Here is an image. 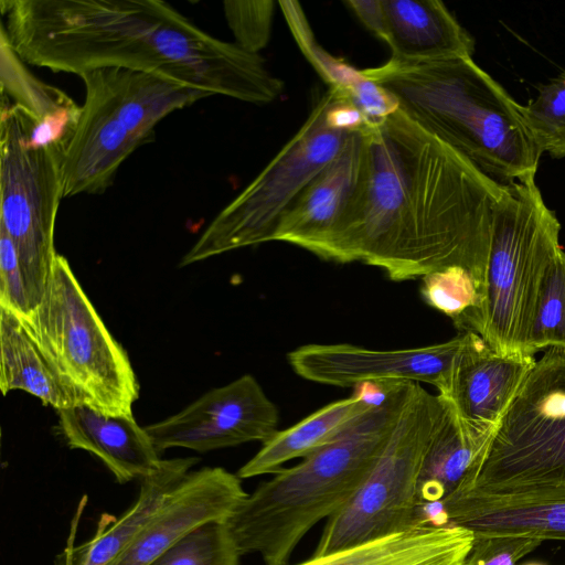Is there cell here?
I'll return each mask as SVG.
<instances>
[{
  "instance_id": "obj_26",
  "label": "cell",
  "mask_w": 565,
  "mask_h": 565,
  "mask_svg": "<svg viewBox=\"0 0 565 565\" xmlns=\"http://www.w3.org/2000/svg\"><path fill=\"white\" fill-rule=\"evenodd\" d=\"M420 294L433 308L448 316L457 329L481 337L484 287L467 270L452 267L422 278Z\"/></svg>"
},
{
  "instance_id": "obj_31",
  "label": "cell",
  "mask_w": 565,
  "mask_h": 565,
  "mask_svg": "<svg viewBox=\"0 0 565 565\" xmlns=\"http://www.w3.org/2000/svg\"><path fill=\"white\" fill-rule=\"evenodd\" d=\"M0 307L21 319L34 309L17 248L2 231H0Z\"/></svg>"
},
{
  "instance_id": "obj_21",
  "label": "cell",
  "mask_w": 565,
  "mask_h": 565,
  "mask_svg": "<svg viewBox=\"0 0 565 565\" xmlns=\"http://www.w3.org/2000/svg\"><path fill=\"white\" fill-rule=\"evenodd\" d=\"M198 461L194 457L162 459L153 472L141 479L135 502L117 519L104 515L96 534L85 544L75 547L70 541L56 565H109Z\"/></svg>"
},
{
  "instance_id": "obj_17",
  "label": "cell",
  "mask_w": 565,
  "mask_h": 565,
  "mask_svg": "<svg viewBox=\"0 0 565 565\" xmlns=\"http://www.w3.org/2000/svg\"><path fill=\"white\" fill-rule=\"evenodd\" d=\"M364 127L352 134L342 151L302 191L280 220L271 241L313 253L334 228L360 182L365 156Z\"/></svg>"
},
{
  "instance_id": "obj_13",
  "label": "cell",
  "mask_w": 565,
  "mask_h": 565,
  "mask_svg": "<svg viewBox=\"0 0 565 565\" xmlns=\"http://www.w3.org/2000/svg\"><path fill=\"white\" fill-rule=\"evenodd\" d=\"M466 340L467 332L446 342L396 350L306 344L289 352L288 362L300 377L320 384L355 387L365 382L408 381L430 384L440 394Z\"/></svg>"
},
{
  "instance_id": "obj_4",
  "label": "cell",
  "mask_w": 565,
  "mask_h": 565,
  "mask_svg": "<svg viewBox=\"0 0 565 565\" xmlns=\"http://www.w3.org/2000/svg\"><path fill=\"white\" fill-rule=\"evenodd\" d=\"M412 382L395 381L386 398L337 439L247 493L225 521L241 554L288 565L301 539L342 509L383 452Z\"/></svg>"
},
{
  "instance_id": "obj_19",
  "label": "cell",
  "mask_w": 565,
  "mask_h": 565,
  "mask_svg": "<svg viewBox=\"0 0 565 565\" xmlns=\"http://www.w3.org/2000/svg\"><path fill=\"white\" fill-rule=\"evenodd\" d=\"M392 60L435 62L475 53V40L439 0H382Z\"/></svg>"
},
{
  "instance_id": "obj_28",
  "label": "cell",
  "mask_w": 565,
  "mask_h": 565,
  "mask_svg": "<svg viewBox=\"0 0 565 565\" xmlns=\"http://www.w3.org/2000/svg\"><path fill=\"white\" fill-rule=\"evenodd\" d=\"M551 348L565 350V250L553 264L542 287L525 354Z\"/></svg>"
},
{
  "instance_id": "obj_9",
  "label": "cell",
  "mask_w": 565,
  "mask_h": 565,
  "mask_svg": "<svg viewBox=\"0 0 565 565\" xmlns=\"http://www.w3.org/2000/svg\"><path fill=\"white\" fill-rule=\"evenodd\" d=\"M448 408L444 396L431 394L420 383L412 382L383 452L347 504L327 520L312 556L424 524L420 476Z\"/></svg>"
},
{
  "instance_id": "obj_29",
  "label": "cell",
  "mask_w": 565,
  "mask_h": 565,
  "mask_svg": "<svg viewBox=\"0 0 565 565\" xmlns=\"http://www.w3.org/2000/svg\"><path fill=\"white\" fill-rule=\"evenodd\" d=\"M241 554L224 521L205 523L149 565H239Z\"/></svg>"
},
{
  "instance_id": "obj_24",
  "label": "cell",
  "mask_w": 565,
  "mask_h": 565,
  "mask_svg": "<svg viewBox=\"0 0 565 565\" xmlns=\"http://www.w3.org/2000/svg\"><path fill=\"white\" fill-rule=\"evenodd\" d=\"M0 390L24 391L56 411L74 405L20 318L1 307Z\"/></svg>"
},
{
  "instance_id": "obj_30",
  "label": "cell",
  "mask_w": 565,
  "mask_h": 565,
  "mask_svg": "<svg viewBox=\"0 0 565 565\" xmlns=\"http://www.w3.org/2000/svg\"><path fill=\"white\" fill-rule=\"evenodd\" d=\"M274 0H227L223 11L235 44L252 54L268 45L275 13Z\"/></svg>"
},
{
  "instance_id": "obj_7",
  "label": "cell",
  "mask_w": 565,
  "mask_h": 565,
  "mask_svg": "<svg viewBox=\"0 0 565 565\" xmlns=\"http://www.w3.org/2000/svg\"><path fill=\"white\" fill-rule=\"evenodd\" d=\"M20 320L74 405L134 415L139 385L128 355L63 255L55 257L41 300Z\"/></svg>"
},
{
  "instance_id": "obj_16",
  "label": "cell",
  "mask_w": 565,
  "mask_h": 565,
  "mask_svg": "<svg viewBox=\"0 0 565 565\" xmlns=\"http://www.w3.org/2000/svg\"><path fill=\"white\" fill-rule=\"evenodd\" d=\"M535 362L533 355H501L479 334L467 332L440 395L463 422L493 433Z\"/></svg>"
},
{
  "instance_id": "obj_12",
  "label": "cell",
  "mask_w": 565,
  "mask_h": 565,
  "mask_svg": "<svg viewBox=\"0 0 565 565\" xmlns=\"http://www.w3.org/2000/svg\"><path fill=\"white\" fill-rule=\"evenodd\" d=\"M279 413L257 380L245 374L213 388L179 413L146 426L159 452L186 448L206 452L270 439Z\"/></svg>"
},
{
  "instance_id": "obj_33",
  "label": "cell",
  "mask_w": 565,
  "mask_h": 565,
  "mask_svg": "<svg viewBox=\"0 0 565 565\" xmlns=\"http://www.w3.org/2000/svg\"><path fill=\"white\" fill-rule=\"evenodd\" d=\"M362 24L379 39L385 38V15L382 0L344 1Z\"/></svg>"
},
{
  "instance_id": "obj_25",
  "label": "cell",
  "mask_w": 565,
  "mask_h": 565,
  "mask_svg": "<svg viewBox=\"0 0 565 565\" xmlns=\"http://www.w3.org/2000/svg\"><path fill=\"white\" fill-rule=\"evenodd\" d=\"M0 82L1 95L33 121L43 122L81 109L65 92L35 77L1 30Z\"/></svg>"
},
{
  "instance_id": "obj_6",
  "label": "cell",
  "mask_w": 565,
  "mask_h": 565,
  "mask_svg": "<svg viewBox=\"0 0 565 565\" xmlns=\"http://www.w3.org/2000/svg\"><path fill=\"white\" fill-rule=\"evenodd\" d=\"M85 98L63 160V195L102 194L124 161L168 115L210 97L166 77L127 68L79 75Z\"/></svg>"
},
{
  "instance_id": "obj_15",
  "label": "cell",
  "mask_w": 565,
  "mask_h": 565,
  "mask_svg": "<svg viewBox=\"0 0 565 565\" xmlns=\"http://www.w3.org/2000/svg\"><path fill=\"white\" fill-rule=\"evenodd\" d=\"M246 495L241 478L224 468L189 472L109 565H149L196 527L225 522Z\"/></svg>"
},
{
  "instance_id": "obj_2",
  "label": "cell",
  "mask_w": 565,
  "mask_h": 565,
  "mask_svg": "<svg viewBox=\"0 0 565 565\" xmlns=\"http://www.w3.org/2000/svg\"><path fill=\"white\" fill-rule=\"evenodd\" d=\"M0 8V30L29 65L77 76L140 71L257 105L284 90L259 54L206 33L161 0H1Z\"/></svg>"
},
{
  "instance_id": "obj_18",
  "label": "cell",
  "mask_w": 565,
  "mask_h": 565,
  "mask_svg": "<svg viewBox=\"0 0 565 565\" xmlns=\"http://www.w3.org/2000/svg\"><path fill=\"white\" fill-rule=\"evenodd\" d=\"M67 446L97 457L118 483L143 479L161 462L160 452L134 415H113L75 404L57 411Z\"/></svg>"
},
{
  "instance_id": "obj_27",
  "label": "cell",
  "mask_w": 565,
  "mask_h": 565,
  "mask_svg": "<svg viewBox=\"0 0 565 565\" xmlns=\"http://www.w3.org/2000/svg\"><path fill=\"white\" fill-rule=\"evenodd\" d=\"M521 108L542 153L565 158V71L541 85L537 95Z\"/></svg>"
},
{
  "instance_id": "obj_14",
  "label": "cell",
  "mask_w": 565,
  "mask_h": 565,
  "mask_svg": "<svg viewBox=\"0 0 565 565\" xmlns=\"http://www.w3.org/2000/svg\"><path fill=\"white\" fill-rule=\"evenodd\" d=\"M437 505L435 524L461 526L473 534L565 541V486L458 489Z\"/></svg>"
},
{
  "instance_id": "obj_10",
  "label": "cell",
  "mask_w": 565,
  "mask_h": 565,
  "mask_svg": "<svg viewBox=\"0 0 565 565\" xmlns=\"http://www.w3.org/2000/svg\"><path fill=\"white\" fill-rule=\"evenodd\" d=\"M558 486H565V350L551 348L494 429L473 479L459 489Z\"/></svg>"
},
{
  "instance_id": "obj_34",
  "label": "cell",
  "mask_w": 565,
  "mask_h": 565,
  "mask_svg": "<svg viewBox=\"0 0 565 565\" xmlns=\"http://www.w3.org/2000/svg\"><path fill=\"white\" fill-rule=\"evenodd\" d=\"M524 565H544V564H541V563H527V564H524Z\"/></svg>"
},
{
  "instance_id": "obj_32",
  "label": "cell",
  "mask_w": 565,
  "mask_h": 565,
  "mask_svg": "<svg viewBox=\"0 0 565 565\" xmlns=\"http://www.w3.org/2000/svg\"><path fill=\"white\" fill-rule=\"evenodd\" d=\"M473 535V544L463 565H516L543 543L529 536Z\"/></svg>"
},
{
  "instance_id": "obj_23",
  "label": "cell",
  "mask_w": 565,
  "mask_h": 565,
  "mask_svg": "<svg viewBox=\"0 0 565 565\" xmlns=\"http://www.w3.org/2000/svg\"><path fill=\"white\" fill-rule=\"evenodd\" d=\"M448 404V413L431 443L420 476L423 523L430 505L471 482L493 434L467 424Z\"/></svg>"
},
{
  "instance_id": "obj_11",
  "label": "cell",
  "mask_w": 565,
  "mask_h": 565,
  "mask_svg": "<svg viewBox=\"0 0 565 565\" xmlns=\"http://www.w3.org/2000/svg\"><path fill=\"white\" fill-rule=\"evenodd\" d=\"M0 109V231L17 248L35 308L57 255L54 232L66 150L31 142L24 115L3 95Z\"/></svg>"
},
{
  "instance_id": "obj_5",
  "label": "cell",
  "mask_w": 565,
  "mask_h": 565,
  "mask_svg": "<svg viewBox=\"0 0 565 565\" xmlns=\"http://www.w3.org/2000/svg\"><path fill=\"white\" fill-rule=\"evenodd\" d=\"M361 113L335 87L322 94L298 131L263 171L205 227L180 266L237 248L271 242L288 209L365 126Z\"/></svg>"
},
{
  "instance_id": "obj_1",
  "label": "cell",
  "mask_w": 565,
  "mask_h": 565,
  "mask_svg": "<svg viewBox=\"0 0 565 565\" xmlns=\"http://www.w3.org/2000/svg\"><path fill=\"white\" fill-rule=\"evenodd\" d=\"M355 194L312 254L361 262L395 281L459 267L486 290L495 203L503 184L399 109L364 127Z\"/></svg>"
},
{
  "instance_id": "obj_3",
  "label": "cell",
  "mask_w": 565,
  "mask_h": 565,
  "mask_svg": "<svg viewBox=\"0 0 565 565\" xmlns=\"http://www.w3.org/2000/svg\"><path fill=\"white\" fill-rule=\"evenodd\" d=\"M361 73L388 92L405 116L494 180L535 177L542 151L521 105L472 57L390 58Z\"/></svg>"
},
{
  "instance_id": "obj_8",
  "label": "cell",
  "mask_w": 565,
  "mask_h": 565,
  "mask_svg": "<svg viewBox=\"0 0 565 565\" xmlns=\"http://www.w3.org/2000/svg\"><path fill=\"white\" fill-rule=\"evenodd\" d=\"M559 233L535 177L507 184L493 209L481 334L497 353L525 354L542 287L563 252Z\"/></svg>"
},
{
  "instance_id": "obj_22",
  "label": "cell",
  "mask_w": 565,
  "mask_h": 565,
  "mask_svg": "<svg viewBox=\"0 0 565 565\" xmlns=\"http://www.w3.org/2000/svg\"><path fill=\"white\" fill-rule=\"evenodd\" d=\"M374 406L377 405L367 401L362 386L356 385L350 397L330 403L296 425L278 430L239 468L237 476L247 479L278 472L284 463L305 458L337 439Z\"/></svg>"
},
{
  "instance_id": "obj_20",
  "label": "cell",
  "mask_w": 565,
  "mask_h": 565,
  "mask_svg": "<svg viewBox=\"0 0 565 565\" xmlns=\"http://www.w3.org/2000/svg\"><path fill=\"white\" fill-rule=\"evenodd\" d=\"M473 539L461 526L426 523L297 565H463Z\"/></svg>"
}]
</instances>
